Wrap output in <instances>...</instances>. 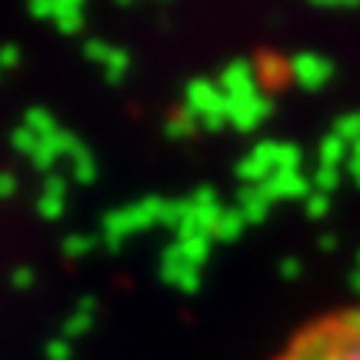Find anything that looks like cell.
I'll return each instance as SVG.
<instances>
[{
  "label": "cell",
  "instance_id": "obj_1",
  "mask_svg": "<svg viewBox=\"0 0 360 360\" xmlns=\"http://www.w3.org/2000/svg\"><path fill=\"white\" fill-rule=\"evenodd\" d=\"M277 360H360V307L317 317Z\"/></svg>",
  "mask_w": 360,
  "mask_h": 360
},
{
  "label": "cell",
  "instance_id": "obj_2",
  "mask_svg": "<svg viewBox=\"0 0 360 360\" xmlns=\"http://www.w3.org/2000/svg\"><path fill=\"white\" fill-rule=\"evenodd\" d=\"M160 210H164L160 197H147V200H137V204H130V207L110 210L103 217V244L110 247V250H117L134 233L160 227Z\"/></svg>",
  "mask_w": 360,
  "mask_h": 360
},
{
  "label": "cell",
  "instance_id": "obj_3",
  "mask_svg": "<svg viewBox=\"0 0 360 360\" xmlns=\"http://www.w3.org/2000/svg\"><path fill=\"white\" fill-rule=\"evenodd\" d=\"M184 110H191L200 127H224L227 124V94L217 80H191L184 94Z\"/></svg>",
  "mask_w": 360,
  "mask_h": 360
},
{
  "label": "cell",
  "instance_id": "obj_4",
  "mask_svg": "<svg viewBox=\"0 0 360 360\" xmlns=\"http://www.w3.org/2000/svg\"><path fill=\"white\" fill-rule=\"evenodd\" d=\"M277 174V141H264L257 147H250L247 157L237 164V177L244 180L247 187H260Z\"/></svg>",
  "mask_w": 360,
  "mask_h": 360
},
{
  "label": "cell",
  "instance_id": "obj_5",
  "mask_svg": "<svg viewBox=\"0 0 360 360\" xmlns=\"http://www.w3.org/2000/svg\"><path fill=\"white\" fill-rule=\"evenodd\" d=\"M290 77H294L297 87L321 90L327 80L334 77V60L323 57V53L304 51V53H297V57H290Z\"/></svg>",
  "mask_w": 360,
  "mask_h": 360
},
{
  "label": "cell",
  "instance_id": "obj_6",
  "mask_svg": "<svg viewBox=\"0 0 360 360\" xmlns=\"http://www.w3.org/2000/svg\"><path fill=\"white\" fill-rule=\"evenodd\" d=\"M274 103L264 90L250 94V97H240V101H227V124H233L237 130H257L264 120L270 117Z\"/></svg>",
  "mask_w": 360,
  "mask_h": 360
},
{
  "label": "cell",
  "instance_id": "obj_7",
  "mask_svg": "<svg viewBox=\"0 0 360 360\" xmlns=\"http://www.w3.org/2000/svg\"><path fill=\"white\" fill-rule=\"evenodd\" d=\"M220 84V90L227 94V101H240V97H250L260 90L257 80V67L254 60H233L220 70V77H214Z\"/></svg>",
  "mask_w": 360,
  "mask_h": 360
},
{
  "label": "cell",
  "instance_id": "obj_8",
  "mask_svg": "<svg viewBox=\"0 0 360 360\" xmlns=\"http://www.w3.org/2000/svg\"><path fill=\"white\" fill-rule=\"evenodd\" d=\"M260 191L267 193L270 200L277 204V200H307V193L314 191V184L304 170H283V174H274L267 184H260Z\"/></svg>",
  "mask_w": 360,
  "mask_h": 360
},
{
  "label": "cell",
  "instance_id": "obj_9",
  "mask_svg": "<svg viewBox=\"0 0 360 360\" xmlns=\"http://www.w3.org/2000/svg\"><path fill=\"white\" fill-rule=\"evenodd\" d=\"M160 270H164V281L174 283V287H184V290H193L197 281H200V267H197L177 244L164 250V264H160Z\"/></svg>",
  "mask_w": 360,
  "mask_h": 360
},
{
  "label": "cell",
  "instance_id": "obj_10",
  "mask_svg": "<svg viewBox=\"0 0 360 360\" xmlns=\"http://www.w3.org/2000/svg\"><path fill=\"white\" fill-rule=\"evenodd\" d=\"M87 57L94 60L97 67H103V74L110 80H120L124 74H127V53L117 51V47H107V44H101V40H94V44H87Z\"/></svg>",
  "mask_w": 360,
  "mask_h": 360
},
{
  "label": "cell",
  "instance_id": "obj_11",
  "mask_svg": "<svg viewBox=\"0 0 360 360\" xmlns=\"http://www.w3.org/2000/svg\"><path fill=\"white\" fill-rule=\"evenodd\" d=\"M37 210L47 220H57L67 210V184L57 177V174H47V184H44V191H40Z\"/></svg>",
  "mask_w": 360,
  "mask_h": 360
},
{
  "label": "cell",
  "instance_id": "obj_12",
  "mask_svg": "<svg viewBox=\"0 0 360 360\" xmlns=\"http://www.w3.org/2000/svg\"><path fill=\"white\" fill-rule=\"evenodd\" d=\"M237 207H240V214H244L247 224L254 227V224H264V220H267L274 200H270L260 187H244V191H240V204Z\"/></svg>",
  "mask_w": 360,
  "mask_h": 360
},
{
  "label": "cell",
  "instance_id": "obj_13",
  "mask_svg": "<svg viewBox=\"0 0 360 360\" xmlns=\"http://www.w3.org/2000/svg\"><path fill=\"white\" fill-rule=\"evenodd\" d=\"M254 67H257L260 87H277V84H283V80H294L290 77V60H281L277 53H264V57H257Z\"/></svg>",
  "mask_w": 360,
  "mask_h": 360
},
{
  "label": "cell",
  "instance_id": "obj_14",
  "mask_svg": "<svg viewBox=\"0 0 360 360\" xmlns=\"http://www.w3.org/2000/svg\"><path fill=\"white\" fill-rule=\"evenodd\" d=\"M347 154H350V143L340 141L334 130L327 134L321 141V147H317V167H337L344 170V164H347Z\"/></svg>",
  "mask_w": 360,
  "mask_h": 360
},
{
  "label": "cell",
  "instance_id": "obj_15",
  "mask_svg": "<svg viewBox=\"0 0 360 360\" xmlns=\"http://www.w3.org/2000/svg\"><path fill=\"white\" fill-rule=\"evenodd\" d=\"M67 160H70V170H74V177L80 180V184H90V180L97 177V164H94V154H90L84 143H74L70 147V154H67Z\"/></svg>",
  "mask_w": 360,
  "mask_h": 360
},
{
  "label": "cell",
  "instance_id": "obj_16",
  "mask_svg": "<svg viewBox=\"0 0 360 360\" xmlns=\"http://www.w3.org/2000/svg\"><path fill=\"white\" fill-rule=\"evenodd\" d=\"M244 227H250V224L244 220L240 207H227V210H224V217H220V224H217L214 240H237V237L244 233Z\"/></svg>",
  "mask_w": 360,
  "mask_h": 360
},
{
  "label": "cell",
  "instance_id": "obj_17",
  "mask_svg": "<svg viewBox=\"0 0 360 360\" xmlns=\"http://www.w3.org/2000/svg\"><path fill=\"white\" fill-rule=\"evenodd\" d=\"M330 130H334L340 141H347L350 147H354V143H360V110H350V114L337 117Z\"/></svg>",
  "mask_w": 360,
  "mask_h": 360
},
{
  "label": "cell",
  "instance_id": "obj_18",
  "mask_svg": "<svg viewBox=\"0 0 360 360\" xmlns=\"http://www.w3.org/2000/svg\"><path fill=\"white\" fill-rule=\"evenodd\" d=\"M340 180H344V170H337V167H317V170H314V177H310V184H314V191L330 193V197H334V191L340 187Z\"/></svg>",
  "mask_w": 360,
  "mask_h": 360
},
{
  "label": "cell",
  "instance_id": "obj_19",
  "mask_svg": "<svg viewBox=\"0 0 360 360\" xmlns=\"http://www.w3.org/2000/svg\"><path fill=\"white\" fill-rule=\"evenodd\" d=\"M210 244H214V237H184V240H177V247L187 254V257L200 267L207 260V254H210Z\"/></svg>",
  "mask_w": 360,
  "mask_h": 360
},
{
  "label": "cell",
  "instance_id": "obj_20",
  "mask_svg": "<svg viewBox=\"0 0 360 360\" xmlns=\"http://www.w3.org/2000/svg\"><path fill=\"white\" fill-rule=\"evenodd\" d=\"M24 127H27V130H34V134H37L40 141L60 130L57 124H53V117L47 114V110H30V114H27V124H24Z\"/></svg>",
  "mask_w": 360,
  "mask_h": 360
},
{
  "label": "cell",
  "instance_id": "obj_21",
  "mask_svg": "<svg viewBox=\"0 0 360 360\" xmlns=\"http://www.w3.org/2000/svg\"><path fill=\"white\" fill-rule=\"evenodd\" d=\"M334 207V197L330 193H321V191H310L307 193V200H304V214L307 217H314V220H321L327 210Z\"/></svg>",
  "mask_w": 360,
  "mask_h": 360
},
{
  "label": "cell",
  "instance_id": "obj_22",
  "mask_svg": "<svg viewBox=\"0 0 360 360\" xmlns=\"http://www.w3.org/2000/svg\"><path fill=\"white\" fill-rule=\"evenodd\" d=\"M13 147H17L20 154L34 157V150H37V147H40V137H37V134H34V130L20 127V130H13Z\"/></svg>",
  "mask_w": 360,
  "mask_h": 360
},
{
  "label": "cell",
  "instance_id": "obj_23",
  "mask_svg": "<svg viewBox=\"0 0 360 360\" xmlns=\"http://www.w3.org/2000/svg\"><path fill=\"white\" fill-rule=\"evenodd\" d=\"M200 127L197 120H193V114L191 110H180L177 117H170V134H177V137H187V134H193V130Z\"/></svg>",
  "mask_w": 360,
  "mask_h": 360
},
{
  "label": "cell",
  "instance_id": "obj_24",
  "mask_svg": "<svg viewBox=\"0 0 360 360\" xmlns=\"http://www.w3.org/2000/svg\"><path fill=\"white\" fill-rule=\"evenodd\" d=\"M64 250H67V254H74V257H80V254H94V237L74 233V237H67Z\"/></svg>",
  "mask_w": 360,
  "mask_h": 360
},
{
  "label": "cell",
  "instance_id": "obj_25",
  "mask_svg": "<svg viewBox=\"0 0 360 360\" xmlns=\"http://www.w3.org/2000/svg\"><path fill=\"white\" fill-rule=\"evenodd\" d=\"M344 174H350V180L360 187V143H354L347 154V164H344Z\"/></svg>",
  "mask_w": 360,
  "mask_h": 360
},
{
  "label": "cell",
  "instance_id": "obj_26",
  "mask_svg": "<svg viewBox=\"0 0 360 360\" xmlns=\"http://www.w3.org/2000/svg\"><path fill=\"white\" fill-rule=\"evenodd\" d=\"M310 4H317L323 11H354V7H360V0H310Z\"/></svg>",
  "mask_w": 360,
  "mask_h": 360
},
{
  "label": "cell",
  "instance_id": "obj_27",
  "mask_svg": "<svg viewBox=\"0 0 360 360\" xmlns=\"http://www.w3.org/2000/svg\"><path fill=\"white\" fill-rule=\"evenodd\" d=\"M13 193H17V177L7 174V170H0V200H11Z\"/></svg>",
  "mask_w": 360,
  "mask_h": 360
},
{
  "label": "cell",
  "instance_id": "obj_28",
  "mask_svg": "<svg viewBox=\"0 0 360 360\" xmlns=\"http://www.w3.org/2000/svg\"><path fill=\"white\" fill-rule=\"evenodd\" d=\"M30 11H34V17H51V20H53L57 4H53V0H30Z\"/></svg>",
  "mask_w": 360,
  "mask_h": 360
},
{
  "label": "cell",
  "instance_id": "obj_29",
  "mask_svg": "<svg viewBox=\"0 0 360 360\" xmlns=\"http://www.w3.org/2000/svg\"><path fill=\"white\" fill-rule=\"evenodd\" d=\"M17 60H20V51H17V47H4V51H0V70H11Z\"/></svg>",
  "mask_w": 360,
  "mask_h": 360
},
{
  "label": "cell",
  "instance_id": "obj_30",
  "mask_svg": "<svg viewBox=\"0 0 360 360\" xmlns=\"http://www.w3.org/2000/svg\"><path fill=\"white\" fill-rule=\"evenodd\" d=\"M53 4H57V11H84V0H53Z\"/></svg>",
  "mask_w": 360,
  "mask_h": 360
},
{
  "label": "cell",
  "instance_id": "obj_31",
  "mask_svg": "<svg viewBox=\"0 0 360 360\" xmlns=\"http://www.w3.org/2000/svg\"><path fill=\"white\" fill-rule=\"evenodd\" d=\"M17 283L27 287V283H30V270H17Z\"/></svg>",
  "mask_w": 360,
  "mask_h": 360
}]
</instances>
